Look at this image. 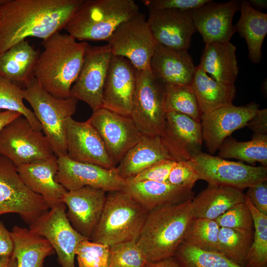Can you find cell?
<instances>
[{"label":"cell","mask_w":267,"mask_h":267,"mask_svg":"<svg viewBox=\"0 0 267 267\" xmlns=\"http://www.w3.org/2000/svg\"><path fill=\"white\" fill-rule=\"evenodd\" d=\"M67 156L81 163L99 166L107 169L116 168L110 160L96 131L88 120L77 121L72 117L66 122Z\"/></svg>","instance_id":"obj_21"},{"label":"cell","mask_w":267,"mask_h":267,"mask_svg":"<svg viewBox=\"0 0 267 267\" xmlns=\"http://www.w3.org/2000/svg\"><path fill=\"white\" fill-rule=\"evenodd\" d=\"M0 155L9 159L16 167L55 156L42 131L35 129L22 115L0 132Z\"/></svg>","instance_id":"obj_8"},{"label":"cell","mask_w":267,"mask_h":267,"mask_svg":"<svg viewBox=\"0 0 267 267\" xmlns=\"http://www.w3.org/2000/svg\"><path fill=\"white\" fill-rule=\"evenodd\" d=\"M209 0H149L143 2L148 9H172L191 10L199 7Z\"/></svg>","instance_id":"obj_45"},{"label":"cell","mask_w":267,"mask_h":267,"mask_svg":"<svg viewBox=\"0 0 267 267\" xmlns=\"http://www.w3.org/2000/svg\"><path fill=\"white\" fill-rule=\"evenodd\" d=\"M240 16L235 25L248 48V57L254 63L262 58V46L267 34V14L254 9L248 1H240Z\"/></svg>","instance_id":"obj_30"},{"label":"cell","mask_w":267,"mask_h":267,"mask_svg":"<svg viewBox=\"0 0 267 267\" xmlns=\"http://www.w3.org/2000/svg\"><path fill=\"white\" fill-rule=\"evenodd\" d=\"M173 160L164 148L160 136H144L126 154L116 167L125 180L132 178L153 164Z\"/></svg>","instance_id":"obj_27"},{"label":"cell","mask_w":267,"mask_h":267,"mask_svg":"<svg viewBox=\"0 0 267 267\" xmlns=\"http://www.w3.org/2000/svg\"><path fill=\"white\" fill-rule=\"evenodd\" d=\"M191 200L162 206L148 212L136 240L148 262L174 257L194 219Z\"/></svg>","instance_id":"obj_3"},{"label":"cell","mask_w":267,"mask_h":267,"mask_svg":"<svg viewBox=\"0 0 267 267\" xmlns=\"http://www.w3.org/2000/svg\"><path fill=\"white\" fill-rule=\"evenodd\" d=\"M13 247L11 232L0 222V256L12 255Z\"/></svg>","instance_id":"obj_48"},{"label":"cell","mask_w":267,"mask_h":267,"mask_svg":"<svg viewBox=\"0 0 267 267\" xmlns=\"http://www.w3.org/2000/svg\"><path fill=\"white\" fill-rule=\"evenodd\" d=\"M134 0H83L64 29L77 41H107L123 22L139 13Z\"/></svg>","instance_id":"obj_4"},{"label":"cell","mask_w":267,"mask_h":267,"mask_svg":"<svg viewBox=\"0 0 267 267\" xmlns=\"http://www.w3.org/2000/svg\"><path fill=\"white\" fill-rule=\"evenodd\" d=\"M218 150V156L224 159H235L250 164L258 162L267 167V135L254 134L247 141L227 137Z\"/></svg>","instance_id":"obj_33"},{"label":"cell","mask_w":267,"mask_h":267,"mask_svg":"<svg viewBox=\"0 0 267 267\" xmlns=\"http://www.w3.org/2000/svg\"><path fill=\"white\" fill-rule=\"evenodd\" d=\"M22 89L0 76V110L17 112L26 118L36 130L42 131L34 112L25 105Z\"/></svg>","instance_id":"obj_39"},{"label":"cell","mask_w":267,"mask_h":267,"mask_svg":"<svg viewBox=\"0 0 267 267\" xmlns=\"http://www.w3.org/2000/svg\"><path fill=\"white\" fill-rule=\"evenodd\" d=\"M240 3L237 0L223 3L209 0L192 10L196 31L202 36L205 44L230 41L236 32L232 19L235 13L240 10Z\"/></svg>","instance_id":"obj_22"},{"label":"cell","mask_w":267,"mask_h":267,"mask_svg":"<svg viewBox=\"0 0 267 267\" xmlns=\"http://www.w3.org/2000/svg\"><path fill=\"white\" fill-rule=\"evenodd\" d=\"M17 169L27 186L41 195L49 208L62 202L67 190L55 180L58 171L56 156L21 165Z\"/></svg>","instance_id":"obj_24"},{"label":"cell","mask_w":267,"mask_h":267,"mask_svg":"<svg viewBox=\"0 0 267 267\" xmlns=\"http://www.w3.org/2000/svg\"><path fill=\"white\" fill-rule=\"evenodd\" d=\"M136 69L127 58L112 55L102 95V107L130 117L135 87Z\"/></svg>","instance_id":"obj_19"},{"label":"cell","mask_w":267,"mask_h":267,"mask_svg":"<svg viewBox=\"0 0 267 267\" xmlns=\"http://www.w3.org/2000/svg\"><path fill=\"white\" fill-rule=\"evenodd\" d=\"M236 49L230 41L207 44L198 66L217 81L234 85L239 71Z\"/></svg>","instance_id":"obj_28"},{"label":"cell","mask_w":267,"mask_h":267,"mask_svg":"<svg viewBox=\"0 0 267 267\" xmlns=\"http://www.w3.org/2000/svg\"><path fill=\"white\" fill-rule=\"evenodd\" d=\"M162 143L177 162L188 161L202 152L203 142L201 123L178 112L166 111Z\"/></svg>","instance_id":"obj_17"},{"label":"cell","mask_w":267,"mask_h":267,"mask_svg":"<svg viewBox=\"0 0 267 267\" xmlns=\"http://www.w3.org/2000/svg\"><path fill=\"white\" fill-rule=\"evenodd\" d=\"M215 221L221 227L247 230L253 228L252 216L245 202L234 206Z\"/></svg>","instance_id":"obj_42"},{"label":"cell","mask_w":267,"mask_h":267,"mask_svg":"<svg viewBox=\"0 0 267 267\" xmlns=\"http://www.w3.org/2000/svg\"><path fill=\"white\" fill-rule=\"evenodd\" d=\"M11 233L14 245L12 255L17 260V267H43L45 259L55 253L47 239L27 228L14 226Z\"/></svg>","instance_id":"obj_31"},{"label":"cell","mask_w":267,"mask_h":267,"mask_svg":"<svg viewBox=\"0 0 267 267\" xmlns=\"http://www.w3.org/2000/svg\"><path fill=\"white\" fill-rule=\"evenodd\" d=\"M192 10L148 9L147 21L157 44L187 50L196 31Z\"/></svg>","instance_id":"obj_18"},{"label":"cell","mask_w":267,"mask_h":267,"mask_svg":"<svg viewBox=\"0 0 267 267\" xmlns=\"http://www.w3.org/2000/svg\"><path fill=\"white\" fill-rule=\"evenodd\" d=\"M176 162L173 160H162L151 166L134 177L127 179L134 181L167 182L170 173Z\"/></svg>","instance_id":"obj_44"},{"label":"cell","mask_w":267,"mask_h":267,"mask_svg":"<svg viewBox=\"0 0 267 267\" xmlns=\"http://www.w3.org/2000/svg\"><path fill=\"white\" fill-rule=\"evenodd\" d=\"M149 68L153 75L165 86H191L196 66L187 50L157 44Z\"/></svg>","instance_id":"obj_23"},{"label":"cell","mask_w":267,"mask_h":267,"mask_svg":"<svg viewBox=\"0 0 267 267\" xmlns=\"http://www.w3.org/2000/svg\"><path fill=\"white\" fill-rule=\"evenodd\" d=\"M259 109V104L251 102L239 106L232 104L203 114L200 121L203 139L211 155L232 133L247 126Z\"/></svg>","instance_id":"obj_16"},{"label":"cell","mask_w":267,"mask_h":267,"mask_svg":"<svg viewBox=\"0 0 267 267\" xmlns=\"http://www.w3.org/2000/svg\"><path fill=\"white\" fill-rule=\"evenodd\" d=\"M189 161L197 172L199 179L208 184L227 185L243 190L267 180V167L230 161L203 152Z\"/></svg>","instance_id":"obj_11"},{"label":"cell","mask_w":267,"mask_h":267,"mask_svg":"<svg viewBox=\"0 0 267 267\" xmlns=\"http://www.w3.org/2000/svg\"><path fill=\"white\" fill-rule=\"evenodd\" d=\"M35 69L39 84L53 96H71V89L76 80L89 45L78 42L68 34L57 32L43 41Z\"/></svg>","instance_id":"obj_2"},{"label":"cell","mask_w":267,"mask_h":267,"mask_svg":"<svg viewBox=\"0 0 267 267\" xmlns=\"http://www.w3.org/2000/svg\"><path fill=\"white\" fill-rule=\"evenodd\" d=\"M247 127L254 134L267 135V109H259Z\"/></svg>","instance_id":"obj_47"},{"label":"cell","mask_w":267,"mask_h":267,"mask_svg":"<svg viewBox=\"0 0 267 267\" xmlns=\"http://www.w3.org/2000/svg\"><path fill=\"white\" fill-rule=\"evenodd\" d=\"M39 53L26 40L15 44L0 53V76L25 88L35 78Z\"/></svg>","instance_id":"obj_29"},{"label":"cell","mask_w":267,"mask_h":267,"mask_svg":"<svg viewBox=\"0 0 267 267\" xmlns=\"http://www.w3.org/2000/svg\"><path fill=\"white\" fill-rule=\"evenodd\" d=\"M248 1L252 7L255 6L261 8L267 7V0H249Z\"/></svg>","instance_id":"obj_52"},{"label":"cell","mask_w":267,"mask_h":267,"mask_svg":"<svg viewBox=\"0 0 267 267\" xmlns=\"http://www.w3.org/2000/svg\"><path fill=\"white\" fill-rule=\"evenodd\" d=\"M104 190L86 186L67 191L61 201L68 208L67 217L80 234L90 240L101 216L106 199Z\"/></svg>","instance_id":"obj_20"},{"label":"cell","mask_w":267,"mask_h":267,"mask_svg":"<svg viewBox=\"0 0 267 267\" xmlns=\"http://www.w3.org/2000/svg\"><path fill=\"white\" fill-rule=\"evenodd\" d=\"M112 54L108 44L88 45L71 96L86 103L93 112L102 107V95Z\"/></svg>","instance_id":"obj_13"},{"label":"cell","mask_w":267,"mask_h":267,"mask_svg":"<svg viewBox=\"0 0 267 267\" xmlns=\"http://www.w3.org/2000/svg\"><path fill=\"white\" fill-rule=\"evenodd\" d=\"M24 99L31 105L55 155H67L66 122L75 113L78 101L59 98L45 91L34 78L22 89Z\"/></svg>","instance_id":"obj_6"},{"label":"cell","mask_w":267,"mask_h":267,"mask_svg":"<svg viewBox=\"0 0 267 267\" xmlns=\"http://www.w3.org/2000/svg\"><path fill=\"white\" fill-rule=\"evenodd\" d=\"M243 190L234 187L208 184L191 200L194 218L215 220L234 206L245 202Z\"/></svg>","instance_id":"obj_26"},{"label":"cell","mask_w":267,"mask_h":267,"mask_svg":"<svg viewBox=\"0 0 267 267\" xmlns=\"http://www.w3.org/2000/svg\"><path fill=\"white\" fill-rule=\"evenodd\" d=\"M108 192L90 240L109 247L136 241L148 212L124 190Z\"/></svg>","instance_id":"obj_5"},{"label":"cell","mask_w":267,"mask_h":267,"mask_svg":"<svg viewBox=\"0 0 267 267\" xmlns=\"http://www.w3.org/2000/svg\"><path fill=\"white\" fill-rule=\"evenodd\" d=\"M110 255L107 245L85 239L75 250L79 267H108Z\"/></svg>","instance_id":"obj_41"},{"label":"cell","mask_w":267,"mask_h":267,"mask_svg":"<svg viewBox=\"0 0 267 267\" xmlns=\"http://www.w3.org/2000/svg\"><path fill=\"white\" fill-rule=\"evenodd\" d=\"M165 93V86L153 75L150 68L136 70L130 117L142 135H161L166 118Z\"/></svg>","instance_id":"obj_7"},{"label":"cell","mask_w":267,"mask_h":267,"mask_svg":"<svg viewBox=\"0 0 267 267\" xmlns=\"http://www.w3.org/2000/svg\"><path fill=\"white\" fill-rule=\"evenodd\" d=\"M199 179V175L189 161L176 162L172 168L167 182L178 187L192 189Z\"/></svg>","instance_id":"obj_43"},{"label":"cell","mask_w":267,"mask_h":267,"mask_svg":"<svg viewBox=\"0 0 267 267\" xmlns=\"http://www.w3.org/2000/svg\"><path fill=\"white\" fill-rule=\"evenodd\" d=\"M145 267H182L174 257L155 262H148Z\"/></svg>","instance_id":"obj_49"},{"label":"cell","mask_w":267,"mask_h":267,"mask_svg":"<svg viewBox=\"0 0 267 267\" xmlns=\"http://www.w3.org/2000/svg\"><path fill=\"white\" fill-rule=\"evenodd\" d=\"M165 89L166 111L181 113L200 123L202 114L191 86L175 85Z\"/></svg>","instance_id":"obj_37"},{"label":"cell","mask_w":267,"mask_h":267,"mask_svg":"<svg viewBox=\"0 0 267 267\" xmlns=\"http://www.w3.org/2000/svg\"><path fill=\"white\" fill-rule=\"evenodd\" d=\"M191 87L202 114L232 104L236 93L234 85L217 81L198 66H196Z\"/></svg>","instance_id":"obj_32"},{"label":"cell","mask_w":267,"mask_h":267,"mask_svg":"<svg viewBox=\"0 0 267 267\" xmlns=\"http://www.w3.org/2000/svg\"><path fill=\"white\" fill-rule=\"evenodd\" d=\"M109 249L108 267H145L148 263L135 240L121 243Z\"/></svg>","instance_id":"obj_40"},{"label":"cell","mask_w":267,"mask_h":267,"mask_svg":"<svg viewBox=\"0 0 267 267\" xmlns=\"http://www.w3.org/2000/svg\"><path fill=\"white\" fill-rule=\"evenodd\" d=\"M245 202L251 211L254 228L245 267H267V215L258 211L246 195Z\"/></svg>","instance_id":"obj_35"},{"label":"cell","mask_w":267,"mask_h":267,"mask_svg":"<svg viewBox=\"0 0 267 267\" xmlns=\"http://www.w3.org/2000/svg\"><path fill=\"white\" fill-rule=\"evenodd\" d=\"M220 227L214 220L194 218L188 227L182 243L217 252Z\"/></svg>","instance_id":"obj_38"},{"label":"cell","mask_w":267,"mask_h":267,"mask_svg":"<svg viewBox=\"0 0 267 267\" xmlns=\"http://www.w3.org/2000/svg\"><path fill=\"white\" fill-rule=\"evenodd\" d=\"M66 207L61 202L50 208L29 225V229L48 240L61 267H75V250L81 241L89 239L72 226L66 216Z\"/></svg>","instance_id":"obj_12"},{"label":"cell","mask_w":267,"mask_h":267,"mask_svg":"<svg viewBox=\"0 0 267 267\" xmlns=\"http://www.w3.org/2000/svg\"><path fill=\"white\" fill-rule=\"evenodd\" d=\"M21 115L13 111L0 110V132L7 124Z\"/></svg>","instance_id":"obj_50"},{"label":"cell","mask_w":267,"mask_h":267,"mask_svg":"<svg viewBox=\"0 0 267 267\" xmlns=\"http://www.w3.org/2000/svg\"><path fill=\"white\" fill-rule=\"evenodd\" d=\"M175 255L182 267H244L218 252L201 249L183 243Z\"/></svg>","instance_id":"obj_36"},{"label":"cell","mask_w":267,"mask_h":267,"mask_svg":"<svg viewBox=\"0 0 267 267\" xmlns=\"http://www.w3.org/2000/svg\"><path fill=\"white\" fill-rule=\"evenodd\" d=\"M245 194L258 211L267 215V181L249 187Z\"/></svg>","instance_id":"obj_46"},{"label":"cell","mask_w":267,"mask_h":267,"mask_svg":"<svg viewBox=\"0 0 267 267\" xmlns=\"http://www.w3.org/2000/svg\"><path fill=\"white\" fill-rule=\"evenodd\" d=\"M16 258L11 256H0V267H17Z\"/></svg>","instance_id":"obj_51"},{"label":"cell","mask_w":267,"mask_h":267,"mask_svg":"<svg viewBox=\"0 0 267 267\" xmlns=\"http://www.w3.org/2000/svg\"><path fill=\"white\" fill-rule=\"evenodd\" d=\"M56 181L67 191L86 186L102 189L106 192L123 190L126 181L116 168L107 169L98 165L81 163L67 155L57 157Z\"/></svg>","instance_id":"obj_15"},{"label":"cell","mask_w":267,"mask_h":267,"mask_svg":"<svg viewBox=\"0 0 267 267\" xmlns=\"http://www.w3.org/2000/svg\"><path fill=\"white\" fill-rule=\"evenodd\" d=\"M83 0H6L0 6V53L29 37L47 39L64 28Z\"/></svg>","instance_id":"obj_1"},{"label":"cell","mask_w":267,"mask_h":267,"mask_svg":"<svg viewBox=\"0 0 267 267\" xmlns=\"http://www.w3.org/2000/svg\"><path fill=\"white\" fill-rule=\"evenodd\" d=\"M5 1H6V0H0V6L2 4H3Z\"/></svg>","instance_id":"obj_53"},{"label":"cell","mask_w":267,"mask_h":267,"mask_svg":"<svg viewBox=\"0 0 267 267\" xmlns=\"http://www.w3.org/2000/svg\"><path fill=\"white\" fill-rule=\"evenodd\" d=\"M253 229L220 227L217 252L245 267L246 259L253 238Z\"/></svg>","instance_id":"obj_34"},{"label":"cell","mask_w":267,"mask_h":267,"mask_svg":"<svg viewBox=\"0 0 267 267\" xmlns=\"http://www.w3.org/2000/svg\"><path fill=\"white\" fill-rule=\"evenodd\" d=\"M107 42L113 55L127 58L136 70L150 68L157 43L142 13L122 23Z\"/></svg>","instance_id":"obj_10"},{"label":"cell","mask_w":267,"mask_h":267,"mask_svg":"<svg viewBox=\"0 0 267 267\" xmlns=\"http://www.w3.org/2000/svg\"><path fill=\"white\" fill-rule=\"evenodd\" d=\"M49 209L43 198L24 183L14 164L0 155V216L17 214L30 225Z\"/></svg>","instance_id":"obj_9"},{"label":"cell","mask_w":267,"mask_h":267,"mask_svg":"<svg viewBox=\"0 0 267 267\" xmlns=\"http://www.w3.org/2000/svg\"><path fill=\"white\" fill-rule=\"evenodd\" d=\"M125 181L123 190L148 212L159 207L183 202L194 198L192 189L175 186L167 182Z\"/></svg>","instance_id":"obj_25"},{"label":"cell","mask_w":267,"mask_h":267,"mask_svg":"<svg viewBox=\"0 0 267 267\" xmlns=\"http://www.w3.org/2000/svg\"><path fill=\"white\" fill-rule=\"evenodd\" d=\"M88 120L99 135L115 168L142 136L130 117L103 107L93 112Z\"/></svg>","instance_id":"obj_14"}]
</instances>
